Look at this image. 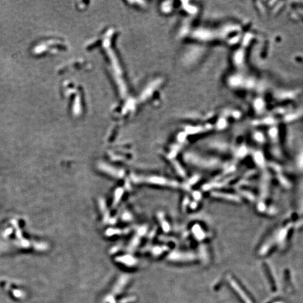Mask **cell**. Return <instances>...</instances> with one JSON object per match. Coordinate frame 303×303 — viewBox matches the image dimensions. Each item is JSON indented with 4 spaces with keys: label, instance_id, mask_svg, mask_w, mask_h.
Returning <instances> with one entry per match:
<instances>
[{
    "label": "cell",
    "instance_id": "cell-1",
    "mask_svg": "<svg viewBox=\"0 0 303 303\" xmlns=\"http://www.w3.org/2000/svg\"><path fill=\"white\" fill-rule=\"evenodd\" d=\"M133 180L134 182H148V183H152V184H157V185H166L168 186H176L175 182L169 181L168 180L163 178L159 177H140V176L133 175Z\"/></svg>",
    "mask_w": 303,
    "mask_h": 303
},
{
    "label": "cell",
    "instance_id": "cell-2",
    "mask_svg": "<svg viewBox=\"0 0 303 303\" xmlns=\"http://www.w3.org/2000/svg\"><path fill=\"white\" fill-rule=\"evenodd\" d=\"M119 258V261L123 262V263H124L125 264H128V265L131 266L135 264V260L131 256H124Z\"/></svg>",
    "mask_w": 303,
    "mask_h": 303
}]
</instances>
